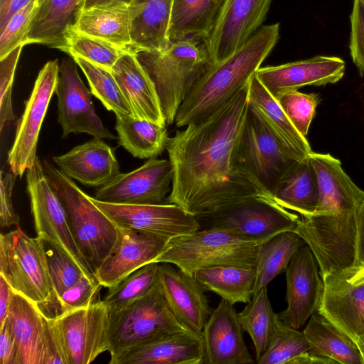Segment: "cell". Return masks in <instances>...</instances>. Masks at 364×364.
<instances>
[{
  "label": "cell",
  "mask_w": 364,
  "mask_h": 364,
  "mask_svg": "<svg viewBox=\"0 0 364 364\" xmlns=\"http://www.w3.org/2000/svg\"><path fill=\"white\" fill-rule=\"evenodd\" d=\"M247 109V85L210 117L168 137L173 179L167 203L200 218L253 199L275 201L238 157Z\"/></svg>",
  "instance_id": "cell-1"
},
{
  "label": "cell",
  "mask_w": 364,
  "mask_h": 364,
  "mask_svg": "<svg viewBox=\"0 0 364 364\" xmlns=\"http://www.w3.org/2000/svg\"><path fill=\"white\" fill-rule=\"evenodd\" d=\"M279 38L278 23L262 26L227 58L212 63L178 109V128L200 122L229 102L248 83Z\"/></svg>",
  "instance_id": "cell-2"
},
{
  "label": "cell",
  "mask_w": 364,
  "mask_h": 364,
  "mask_svg": "<svg viewBox=\"0 0 364 364\" xmlns=\"http://www.w3.org/2000/svg\"><path fill=\"white\" fill-rule=\"evenodd\" d=\"M135 55L154 85L166 124H172L191 90L212 64L204 39L171 41L162 50Z\"/></svg>",
  "instance_id": "cell-3"
},
{
  "label": "cell",
  "mask_w": 364,
  "mask_h": 364,
  "mask_svg": "<svg viewBox=\"0 0 364 364\" xmlns=\"http://www.w3.org/2000/svg\"><path fill=\"white\" fill-rule=\"evenodd\" d=\"M42 164L65 210L76 245L95 274L116 243L117 227L72 178L49 161Z\"/></svg>",
  "instance_id": "cell-4"
},
{
  "label": "cell",
  "mask_w": 364,
  "mask_h": 364,
  "mask_svg": "<svg viewBox=\"0 0 364 364\" xmlns=\"http://www.w3.org/2000/svg\"><path fill=\"white\" fill-rule=\"evenodd\" d=\"M258 245L225 230L206 228L170 239L154 262L169 263L193 277L216 266L255 268Z\"/></svg>",
  "instance_id": "cell-5"
},
{
  "label": "cell",
  "mask_w": 364,
  "mask_h": 364,
  "mask_svg": "<svg viewBox=\"0 0 364 364\" xmlns=\"http://www.w3.org/2000/svg\"><path fill=\"white\" fill-rule=\"evenodd\" d=\"M44 242L29 237L19 226L0 235V275L15 292L41 309L57 301Z\"/></svg>",
  "instance_id": "cell-6"
},
{
  "label": "cell",
  "mask_w": 364,
  "mask_h": 364,
  "mask_svg": "<svg viewBox=\"0 0 364 364\" xmlns=\"http://www.w3.org/2000/svg\"><path fill=\"white\" fill-rule=\"evenodd\" d=\"M185 329L171 309L159 281L145 296L110 313V360L128 350Z\"/></svg>",
  "instance_id": "cell-7"
},
{
  "label": "cell",
  "mask_w": 364,
  "mask_h": 364,
  "mask_svg": "<svg viewBox=\"0 0 364 364\" xmlns=\"http://www.w3.org/2000/svg\"><path fill=\"white\" fill-rule=\"evenodd\" d=\"M237 154L242 166L272 197L280 182L302 161L282 144L249 105Z\"/></svg>",
  "instance_id": "cell-8"
},
{
  "label": "cell",
  "mask_w": 364,
  "mask_h": 364,
  "mask_svg": "<svg viewBox=\"0 0 364 364\" xmlns=\"http://www.w3.org/2000/svg\"><path fill=\"white\" fill-rule=\"evenodd\" d=\"M26 188L37 237L65 254L87 276L95 278L76 245L65 210L51 187L38 156L27 169Z\"/></svg>",
  "instance_id": "cell-9"
},
{
  "label": "cell",
  "mask_w": 364,
  "mask_h": 364,
  "mask_svg": "<svg viewBox=\"0 0 364 364\" xmlns=\"http://www.w3.org/2000/svg\"><path fill=\"white\" fill-rule=\"evenodd\" d=\"M66 364H88L109 347L110 313L97 299L52 318Z\"/></svg>",
  "instance_id": "cell-10"
},
{
  "label": "cell",
  "mask_w": 364,
  "mask_h": 364,
  "mask_svg": "<svg viewBox=\"0 0 364 364\" xmlns=\"http://www.w3.org/2000/svg\"><path fill=\"white\" fill-rule=\"evenodd\" d=\"M7 319L18 347V364H66L53 319L38 305L14 291Z\"/></svg>",
  "instance_id": "cell-11"
},
{
  "label": "cell",
  "mask_w": 364,
  "mask_h": 364,
  "mask_svg": "<svg viewBox=\"0 0 364 364\" xmlns=\"http://www.w3.org/2000/svg\"><path fill=\"white\" fill-rule=\"evenodd\" d=\"M301 217L275 201L253 199L198 218L206 228L227 231L261 245L284 232H294Z\"/></svg>",
  "instance_id": "cell-12"
},
{
  "label": "cell",
  "mask_w": 364,
  "mask_h": 364,
  "mask_svg": "<svg viewBox=\"0 0 364 364\" xmlns=\"http://www.w3.org/2000/svg\"><path fill=\"white\" fill-rule=\"evenodd\" d=\"M60 65L58 59L48 61L39 71L31 94L26 102L13 144L8 152L10 169L21 177L36 158L38 136L48 105L58 84Z\"/></svg>",
  "instance_id": "cell-13"
},
{
  "label": "cell",
  "mask_w": 364,
  "mask_h": 364,
  "mask_svg": "<svg viewBox=\"0 0 364 364\" xmlns=\"http://www.w3.org/2000/svg\"><path fill=\"white\" fill-rule=\"evenodd\" d=\"M93 203L117 227L156 235L168 240L200 229L197 218L173 203L128 205Z\"/></svg>",
  "instance_id": "cell-14"
},
{
  "label": "cell",
  "mask_w": 364,
  "mask_h": 364,
  "mask_svg": "<svg viewBox=\"0 0 364 364\" xmlns=\"http://www.w3.org/2000/svg\"><path fill=\"white\" fill-rule=\"evenodd\" d=\"M272 0H221L213 28L204 40L212 63L242 46L261 26Z\"/></svg>",
  "instance_id": "cell-15"
},
{
  "label": "cell",
  "mask_w": 364,
  "mask_h": 364,
  "mask_svg": "<svg viewBox=\"0 0 364 364\" xmlns=\"http://www.w3.org/2000/svg\"><path fill=\"white\" fill-rule=\"evenodd\" d=\"M76 65L73 58L62 60L55 91L63 137L70 133H85L97 139H117L97 114L91 93L80 78Z\"/></svg>",
  "instance_id": "cell-16"
},
{
  "label": "cell",
  "mask_w": 364,
  "mask_h": 364,
  "mask_svg": "<svg viewBox=\"0 0 364 364\" xmlns=\"http://www.w3.org/2000/svg\"><path fill=\"white\" fill-rule=\"evenodd\" d=\"M172 166L169 160L149 159L132 171L119 173L100 187L95 198L109 203L164 204L171 190Z\"/></svg>",
  "instance_id": "cell-17"
},
{
  "label": "cell",
  "mask_w": 364,
  "mask_h": 364,
  "mask_svg": "<svg viewBox=\"0 0 364 364\" xmlns=\"http://www.w3.org/2000/svg\"><path fill=\"white\" fill-rule=\"evenodd\" d=\"M318 263L307 245L293 255L285 270L287 307L277 314L287 325L299 329L318 311L323 294V282Z\"/></svg>",
  "instance_id": "cell-18"
},
{
  "label": "cell",
  "mask_w": 364,
  "mask_h": 364,
  "mask_svg": "<svg viewBox=\"0 0 364 364\" xmlns=\"http://www.w3.org/2000/svg\"><path fill=\"white\" fill-rule=\"evenodd\" d=\"M169 240L153 234L117 227V239L94 275L102 287L117 285L143 266L154 262Z\"/></svg>",
  "instance_id": "cell-19"
},
{
  "label": "cell",
  "mask_w": 364,
  "mask_h": 364,
  "mask_svg": "<svg viewBox=\"0 0 364 364\" xmlns=\"http://www.w3.org/2000/svg\"><path fill=\"white\" fill-rule=\"evenodd\" d=\"M322 279L323 294L317 311L350 337L361 353L364 347V283H350L342 270Z\"/></svg>",
  "instance_id": "cell-20"
},
{
  "label": "cell",
  "mask_w": 364,
  "mask_h": 364,
  "mask_svg": "<svg viewBox=\"0 0 364 364\" xmlns=\"http://www.w3.org/2000/svg\"><path fill=\"white\" fill-rule=\"evenodd\" d=\"M346 64L336 56L313 58L274 66L259 68L255 73L266 89L276 97L279 94L306 85L321 86L339 81Z\"/></svg>",
  "instance_id": "cell-21"
},
{
  "label": "cell",
  "mask_w": 364,
  "mask_h": 364,
  "mask_svg": "<svg viewBox=\"0 0 364 364\" xmlns=\"http://www.w3.org/2000/svg\"><path fill=\"white\" fill-rule=\"evenodd\" d=\"M242 330L233 305L222 299L202 332L205 363L253 364L255 361L245 345Z\"/></svg>",
  "instance_id": "cell-22"
},
{
  "label": "cell",
  "mask_w": 364,
  "mask_h": 364,
  "mask_svg": "<svg viewBox=\"0 0 364 364\" xmlns=\"http://www.w3.org/2000/svg\"><path fill=\"white\" fill-rule=\"evenodd\" d=\"M159 282L177 320L187 329L202 333L211 313L204 289L192 276L169 263H159Z\"/></svg>",
  "instance_id": "cell-23"
},
{
  "label": "cell",
  "mask_w": 364,
  "mask_h": 364,
  "mask_svg": "<svg viewBox=\"0 0 364 364\" xmlns=\"http://www.w3.org/2000/svg\"><path fill=\"white\" fill-rule=\"evenodd\" d=\"M136 11L135 1H102L80 9L73 25L84 33L132 53V25Z\"/></svg>",
  "instance_id": "cell-24"
},
{
  "label": "cell",
  "mask_w": 364,
  "mask_h": 364,
  "mask_svg": "<svg viewBox=\"0 0 364 364\" xmlns=\"http://www.w3.org/2000/svg\"><path fill=\"white\" fill-rule=\"evenodd\" d=\"M309 159L314 168L319 200L314 214L353 213L364 202V191L358 187L341 166V162L328 154L313 152Z\"/></svg>",
  "instance_id": "cell-25"
},
{
  "label": "cell",
  "mask_w": 364,
  "mask_h": 364,
  "mask_svg": "<svg viewBox=\"0 0 364 364\" xmlns=\"http://www.w3.org/2000/svg\"><path fill=\"white\" fill-rule=\"evenodd\" d=\"M109 364H202L205 343L202 333L180 331L127 350Z\"/></svg>",
  "instance_id": "cell-26"
},
{
  "label": "cell",
  "mask_w": 364,
  "mask_h": 364,
  "mask_svg": "<svg viewBox=\"0 0 364 364\" xmlns=\"http://www.w3.org/2000/svg\"><path fill=\"white\" fill-rule=\"evenodd\" d=\"M53 161L65 175L87 186L101 187L120 173L114 149L102 139L93 138Z\"/></svg>",
  "instance_id": "cell-27"
},
{
  "label": "cell",
  "mask_w": 364,
  "mask_h": 364,
  "mask_svg": "<svg viewBox=\"0 0 364 364\" xmlns=\"http://www.w3.org/2000/svg\"><path fill=\"white\" fill-rule=\"evenodd\" d=\"M111 71L129 103L132 116L166 124L154 85L135 53H125Z\"/></svg>",
  "instance_id": "cell-28"
},
{
  "label": "cell",
  "mask_w": 364,
  "mask_h": 364,
  "mask_svg": "<svg viewBox=\"0 0 364 364\" xmlns=\"http://www.w3.org/2000/svg\"><path fill=\"white\" fill-rule=\"evenodd\" d=\"M247 99L249 107L287 149L301 160L308 157L312 150L306 136L294 127L277 99L255 73L247 83Z\"/></svg>",
  "instance_id": "cell-29"
},
{
  "label": "cell",
  "mask_w": 364,
  "mask_h": 364,
  "mask_svg": "<svg viewBox=\"0 0 364 364\" xmlns=\"http://www.w3.org/2000/svg\"><path fill=\"white\" fill-rule=\"evenodd\" d=\"M134 1L137 11L132 25V53L165 48L171 42L169 30L173 0Z\"/></svg>",
  "instance_id": "cell-30"
},
{
  "label": "cell",
  "mask_w": 364,
  "mask_h": 364,
  "mask_svg": "<svg viewBox=\"0 0 364 364\" xmlns=\"http://www.w3.org/2000/svg\"><path fill=\"white\" fill-rule=\"evenodd\" d=\"M303 333L313 353L335 363L363 364L357 345L319 312L311 315Z\"/></svg>",
  "instance_id": "cell-31"
},
{
  "label": "cell",
  "mask_w": 364,
  "mask_h": 364,
  "mask_svg": "<svg viewBox=\"0 0 364 364\" xmlns=\"http://www.w3.org/2000/svg\"><path fill=\"white\" fill-rule=\"evenodd\" d=\"M273 198L282 207L298 213L301 217L314 215L319 190L314 168L309 159L299 161L280 182Z\"/></svg>",
  "instance_id": "cell-32"
},
{
  "label": "cell",
  "mask_w": 364,
  "mask_h": 364,
  "mask_svg": "<svg viewBox=\"0 0 364 364\" xmlns=\"http://www.w3.org/2000/svg\"><path fill=\"white\" fill-rule=\"evenodd\" d=\"M118 142L134 157L151 159L166 149V124L162 125L131 114H115Z\"/></svg>",
  "instance_id": "cell-33"
},
{
  "label": "cell",
  "mask_w": 364,
  "mask_h": 364,
  "mask_svg": "<svg viewBox=\"0 0 364 364\" xmlns=\"http://www.w3.org/2000/svg\"><path fill=\"white\" fill-rule=\"evenodd\" d=\"M193 277L204 289L218 294L232 305L247 304L254 293L256 269L237 266H216L199 269Z\"/></svg>",
  "instance_id": "cell-34"
},
{
  "label": "cell",
  "mask_w": 364,
  "mask_h": 364,
  "mask_svg": "<svg viewBox=\"0 0 364 364\" xmlns=\"http://www.w3.org/2000/svg\"><path fill=\"white\" fill-rule=\"evenodd\" d=\"M221 0H173L171 41L205 39L217 16Z\"/></svg>",
  "instance_id": "cell-35"
},
{
  "label": "cell",
  "mask_w": 364,
  "mask_h": 364,
  "mask_svg": "<svg viewBox=\"0 0 364 364\" xmlns=\"http://www.w3.org/2000/svg\"><path fill=\"white\" fill-rule=\"evenodd\" d=\"M85 0H43L33 22L28 44L40 43L55 48L65 29L74 23Z\"/></svg>",
  "instance_id": "cell-36"
},
{
  "label": "cell",
  "mask_w": 364,
  "mask_h": 364,
  "mask_svg": "<svg viewBox=\"0 0 364 364\" xmlns=\"http://www.w3.org/2000/svg\"><path fill=\"white\" fill-rule=\"evenodd\" d=\"M306 245L294 232H281L258 247L253 295L284 272L294 252ZM252 295V296H253Z\"/></svg>",
  "instance_id": "cell-37"
},
{
  "label": "cell",
  "mask_w": 364,
  "mask_h": 364,
  "mask_svg": "<svg viewBox=\"0 0 364 364\" xmlns=\"http://www.w3.org/2000/svg\"><path fill=\"white\" fill-rule=\"evenodd\" d=\"M72 58L80 57L109 70L127 52L109 42L78 31L73 24L63 31L55 47Z\"/></svg>",
  "instance_id": "cell-38"
},
{
  "label": "cell",
  "mask_w": 364,
  "mask_h": 364,
  "mask_svg": "<svg viewBox=\"0 0 364 364\" xmlns=\"http://www.w3.org/2000/svg\"><path fill=\"white\" fill-rule=\"evenodd\" d=\"M237 316L242 329L249 333L254 343L257 362L268 346L278 318L273 311L267 288L254 294Z\"/></svg>",
  "instance_id": "cell-39"
},
{
  "label": "cell",
  "mask_w": 364,
  "mask_h": 364,
  "mask_svg": "<svg viewBox=\"0 0 364 364\" xmlns=\"http://www.w3.org/2000/svg\"><path fill=\"white\" fill-rule=\"evenodd\" d=\"M310 350L303 331L287 325L278 317L268 346L257 363L299 364L301 358Z\"/></svg>",
  "instance_id": "cell-40"
},
{
  "label": "cell",
  "mask_w": 364,
  "mask_h": 364,
  "mask_svg": "<svg viewBox=\"0 0 364 364\" xmlns=\"http://www.w3.org/2000/svg\"><path fill=\"white\" fill-rule=\"evenodd\" d=\"M159 264L157 262L149 263L117 285L108 288L102 301L109 313L117 312L148 294L159 281Z\"/></svg>",
  "instance_id": "cell-41"
},
{
  "label": "cell",
  "mask_w": 364,
  "mask_h": 364,
  "mask_svg": "<svg viewBox=\"0 0 364 364\" xmlns=\"http://www.w3.org/2000/svg\"><path fill=\"white\" fill-rule=\"evenodd\" d=\"M73 59L85 75L91 93L107 109L115 114L132 115L129 103L111 70L80 57Z\"/></svg>",
  "instance_id": "cell-42"
},
{
  "label": "cell",
  "mask_w": 364,
  "mask_h": 364,
  "mask_svg": "<svg viewBox=\"0 0 364 364\" xmlns=\"http://www.w3.org/2000/svg\"><path fill=\"white\" fill-rule=\"evenodd\" d=\"M41 5V0H31L15 13L0 31V59L20 46L28 44L33 22Z\"/></svg>",
  "instance_id": "cell-43"
},
{
  "label": "cell",
  "mask_w": 364,
  "mask_h": 364,
  "mask_svg": "<svg viewBox=\"0 0 364 364\" xmlns=\"http://www.w3.org/2000/svg\"><path fill=\"white\" fill-rule=\"evenodd\" d=\"M294 127L306 136L321 100L316 93H303L298 90L284 92L275 97Z\"/></svg>",
  "instance_id": "cell-44"
},
{
  "label": "cell",
  "mask_w": 364,
  "mask_h": 364,
  "mask_svg": "<svg viewBox=\"0 0 364 364\" xmlns=\"http://www.w3.org/2000/svg\"><path fill=\"white\" fill-rule=\"evenodd\" d=\"M48 265L57 301L68 288L86 275L79 266L60 250L47 251ZM88 277V276H87Z\"/></svg>",
  "instance_id": "cell-45"
},
{
  "label": "cell",
  "mask_w": 364,
  "mask_h": 364,
  "mask_svg": "<svg viewBox=\"0 0 364 364\" xmlns=\"http://www.w3.org/2000/svg\"><path fill=\"white\" fill-rule=\"evenodd\" d=\"M23 46L0 59V131L15 119L12 107V87Z\"/></svg>",
  "instance_id": "cell-46"
},
{
  "label": "cell",
  "mask_w": 364,
  "mask_h": 364,
  "mask_svg": "<svg viewBox=\"0 0 364 364\" xmlns=\"http://www.w3.org/2000/svg\"><path fill=\"white\" fill-rule=\"evenodd\" d=\"M101 284L95 278L83 275L75 284L68 288L58 300L61 312L87 306L96 301ZM60 312V313H61Z\"/></svg>",
  "instance_id": "cell-47"
},
{
  "label": "cell",
  "mask_w": 364,
  "mask_h": 364,
  "mask_svg": "<svg viewBox=\"0 0 364 364\" xmlns=\"http://www.w3.org/2000/svg\"><path fill=\"white\" fill-rule=\"evenodd\" d=\"M350 50L353 63L364 74V3L354 0L350 15Z\"/></svg>",
  "instance_id": "cell-48"
},
{
  "label": "cell",
  "mask_w": 364,
  "mask_h": 364,
  "mask_svg": "<svg viewBox=\"0 0 364 364\" xmlns=\"http://www.w3.org/2000/svg\"><path fill=\"white\" fill-rule=\"evenodd\" d=\"M16 176L11 169L6 172L4 170L1 171L0 225L2 228L12 225L19 226L20 219L12 201L13 188Z\"/></svg>",
  "instance_id": "cell-49"
},
{
  "label": "cell",
  "mask_w": 364,
  "mask_h": 364,
  "mask_svg": "<svg viewBox=\"0 0 364 364\" xmlns=\"http://www.w3.org/2000/svg\"><path fill=\"white\" fill-rule=\"evenodd\" d=\"M18 353L16 341L9 322L6 318L0 326V363L18 364Z\"/></svg>",
  "instance_id": "cell-50"
},
{
  "label": "cell",
  "mask_w": 364,
  "mask_h": 364,
  "mask_svg": "<svg viewBox=\"0 0 364 364\" xmlns=\"http://www.w3.org/2000/svg\"><path fill=\"white\" fill-rule=\"evenodd\" d=\"M31 0H0V31L11 16L27 5Z\"/></svg>",
  "instance_id": "cell-51"
},
{
  "label": "cell",
  "mask_w": 364,
  "mask_h": 364,
  "mask_svg": "<svg viewBox=\"0 0 364 364\" xmlns=\"http://www.w3.org/2000/svg\"><path fill=\"white\" fill-rule=\"evenodd\" d=\"M14 292L9 284L0 275V326L8 316Z\"/></svg>",
  "instance_id": "cell-52"
},
{
  "label": "cell",
  "mask_w": 364,
  "mask_h": 364,
  "mask_svg": "<svg viewBox=\"0 0 364 364\" xmlns=\"http://www.w3.org/2000/svg\"><path fill=\"white\" fill-rule=\"evenodd\" d=\"M363 264H364V202L360 205L358 213L355 267Z\"/></svg>",
  "instance_id": "cell-53"
},
{
  "label": "cell",
  "mask_w": 364,
  "mask_h": 364,
  "mask_svg": "<svg viewBox=\"0 0 364 364\" xmlns=\"http://www.w3.org/2000/svg\"><path fill=\"white\" fill-rule=\"evenodd\" d=\"M347 280L353 284L364 283V264L342 270Z\"/></svg>",
  "instance_id": "cell-54"
},
{
  "label": "cell",
  "mask_w": 364,
  "mask_h": 364,
  "mask_svg": "<svg viewBox=\"0 0 364 364\" xmlns=\"http://www.w3.org/2000/svg\"><path fill=\"white\" fill-rule=\"evenodd\" d=\"M102 0H85V4H84V6L83 7H85V6H90V5H92L94 4H96L97 2H100Z\"/></svg>",
  "instance_id": "cell-55"
},
{
  "label": "cell",
  "mask_w": 364,
  "mask_h": 364,
  "mask_svg": "<svg viewBox=\"0 0 364 364\" xmlns=\"http://www.w3.org/2000/svg\"><path fill=\"white\" fill-rule=\"evenodd\" d=\"M361 355H362V357H363V364H364V347H363V349L362 350Z\"/></svg>",
  "instance_id": "cell-56"
},
{
  "label": "cell",
  "mask_w": 364,
  "mask_h": 364,
  "mask_svg": "<svg viewBox=\"0 0 364 364\" xmlns=\"http://www.w3.org/2000/svg\"><path fill=\"white\" fill-rule=\"evenodd\" d=\"M102 1H107V0H102ZM122 1H128V2H134L135 0H122Z\"/></svg>",
  "instance_id": "cell-57"
},
{
  "label": "cell",
  "mask_w": 364,
  "mask_h": 364,
  "mask_svg": "<svg viewBox=\"0 0 364 364\" xmlns=\"http://www.w3.org/2000/svg\"><path fill=\"white\" fill-rule=\"evenodd\" d=\"M362 1H363V3H364V0H362Z\"/></svg>",
  "instance_id": "cell-58"
},
{
  "label": "cell",
  "mask_w": 364,
  "mask_h": 364,
  "mask_svg": "<svg viewBox=\"0 0 364 364\" xmlns=\"http://www.w3.org/2000/svg\"><path fill=\"white\" fill-rule=\"evenodd\" d=\"M43 1V0H41V1Z\"/></svg>",
  "instance_id": "cell-59"
}]
</instances>
